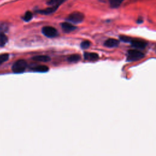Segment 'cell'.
Segmentation results:
<instances>
[{"label":"cell","mask_w":156,"mask_h":156,"mask_svg":"<svg viewBox=\"0 0 156 156\" xmlns=\"http://www.w3.org/2000/svg\"><path fill=\"white\" fill-rule=\"evenodd\" d=\"M145 57V54L141 51L137 49H131L128 51L127 60L129 62L137 61L142 59Z\"/></svg>","instance_id":"6da1fadb"},{"label":"cell","mask_w":156,"mask_h":156,"mask_svg":"<svg viewBox=\"0 0 156 156\" xmlns=\"http://www.w3.org/2000/svg\"><path fill=\"white\" fill-rule=\"evenodd\" d=\"M27 68V63L24 60H19L15 62L12 67V71L15 73H23Z\"/></svg>","instance_id":"7a4b0ae2"},{"label":"cell","mask_w":156,"mask_h":156,"mask_svg":"<svg viewBox=\"0 0 156 156\" xmlns=\"http://www.w3.org/2000/svg\"><path fill=\"white\" fill-rule=\"evenodd\" d=\"M84 19V14L79 12H75L72 13L66 19V20L69 22H71L75 24L81 23V22H83Z\"/></svg>","instance_id":"3957f363"},{"label":"cell","mask_w":156,"mask_h":156,"mask_svg":"<svg viewBox=\"0 0 156 156\" xmlns=\"http://www.w3.org/2000/svg\"><path fill=\"white\" fill-rule=\"evenodd\" d=\"M42 33L44 36L49 38H54L58 36L57 29L52 26H45L42 28Z\"/></svg>","instance_id":"277c9868"},{"label":"cell","mask_w":156,"mask_h":156,"mask_svg":"<svg viewBox=\"0 0 156 156\" xmlns=\"http://www.w3.org/2000/svg\"><path fill=\"white\" fill-rule=\"evenodd\" d=\"M130 43L133 48L138 49H143L147 46V43L145 40L140 39H132Z\"/></svg>","instance_id":"5b68a950"},{"label":"cell","mask_w":156,"mask_h":156,"mask_svg":"<svg viewBox=\"0 0 156 156\" xmlns=\"http://www.w3.org/2000/svg\"><path fill=\"white\" fill-rule=\"evenodd\" d=\"M62 28L64 32L68 33L75 31L76 29V27L70 23L65 22L62 24Z\"/></svg>","instance_id":"8992f818"},{"label":"cell","mask_w":156,"mask_h":156,"mask_svg":"<svg viewBox=\"0 0 156 156\" xmlns=\"http://www.w3.org/2000/svg\"><path fill=\"white\" fill-rule=\"evenodd\" d=\"M119 42L115 39H109L104 42V46L107 48H115L118 46Z\"/></svg>","instance_id":"52a82bcc"},{"label":"cell","mask_w":156,"mask_h":156,"mask_svg":"<svg viewBox=\"0 0 156 156\" xmlns=\"http://www.w3.org/2000/svg\"><path fill=\"white\" fill-rule=\"evenodd\" d=\"M59 6V4H57L56 5H54L53 7H49V8H47V9H44V10H39L38 13L43 14V15H49L50 13H53L54 12H55L57 10V9L58 8Z\"/></svg>","instance_id":"ba28073f"},{"label":"cell","mask_w":156,"mask_h":156,"mask_svg":"<svg viewBox=\"0 0 156 156\" xmlns=\"http://www.w3.org/2000/svg\"><path fill=\"white\" fill-rule=\"evenodd\" d=\"M84 59L95 61L99 59V56L98 54L95 53H84Z\"/></svg>","instance_id":"9c48e42d"},{"label":"cell","mask_w":156,"mask_h":156,"mask_svg":"<svg viewBox=\"0 0 156 156\" xmlns=\"http://www.w3.org/2000/svg\"><path fill=\"white\" fill-rule=\"evenodd\" d=\"M32 60L37 62H47L50 60V57L48 56H45V55L36 56L32 57Z\"/></svg>","instance_id":"30bf717a"},{"label":"cell","mask_w":156,"mask_h":156,"mask_svg":"<svg viewBox=\"0 0 156 156\" xmlns=\"http://www.w3.org/2000/svg\"><path fill=\"white\" fill-rule=\"evenodd\" d=\"M33 70L39 73H46L48 72L49 68L46 65H39L33 68Z\"/></svg>","instance_id":"8fae6325"},{"label":"cell","mask_w":156,"mask_h":156,"mask_svg":"<svg viewBox=\"0 0 156 156\" xmlns=\"http://www.w3.org/2000/svg\"><path fill=\"white\" fill-rule=\"evenodd\" d=\"M125 0H109L110 6L112 8H117Z\"/></svg>","instance_id":"7c38bea8"},{"label":"cell","mask_w":156,"mask_h":156,"mask_svg":"<svg viewBox=\"0 0 156 156\" xmlns=\"http://www.w3.org/2000/svg\"><path fill=\"white\" fill-rule=\"evenodd\" d=\"M81 56L79 55V54H72L71 56H69L68 57V61L70 62H72V63H74V62H77L78 61H79L81 60Z\"/></svg>","instance_id":"4fadbf2b"},{"label":"cell","mask_w":156,"mask_h":156,"mask_svg":"<svg viewBox=\"0 0 156 156\" xmlns=\"http://www.w3.org/2000/svg\"><path fill=\"white\" fill-rule=\"evenodd\" d=\"M8 39L5 34L0 33V47L4 46L7 42Z\"/></svg>","instance_id":"5bb4252c"},{"label":"cell","mask_w":156,"mask_h":156,"mask_svg":"<svg viewBox=\"0 0 156 156\" xmlns=\"http://www.w3.org/2000/svg\"><path fill=\"white\" fill-rule=\"evenodd\" d=\"M9 57V55L8 54H4L0 56V65L6 62Z\"/></svg>","instance_id":"9a60e30c"},{"label":"cell","mask_w":156,"mask_h":156,"mask_svg":"<svg viewBox=\"0 0 156 156\" xmlns=\"http://www.w3.org/2000/svg\"><path fill=\"white\" fill-rule=\"evenodd\" d=\"M91 45V43L88 41V40H85L84 42H82L81 44V47L82 49H87L90 47Z\"/></svg>","instance_id":"2e32d148"},{"label":"cell","mask_w":156,"mask_h":156,"mask_svg":"<svg viewBox=\"0 0 156 156\" xmlns=\"http://www.w3.org/2000/svg\"><path fill=\"white\" fill-rule=\"evenodd\" d=\"M32 19V13L29 11L27 12L23 17V19L25 22H29Z\"/></svg>","instance_id":"e0dca14e"},{"label":"cell","mask_w":156,"mask_h":156,"mask_svg":"<svg viewBox=\"0 0 156 156\" xmlns=\"http://www.w3.org/2000/svg\"><path fill=\"white\" fill-rule=\"evenodd\" d=\"M119 39L122 42H123L130 43L132 39L129 37L126 36H119Z\"/></svg>","instance_id":"ac0fdd59"},{"label":"cell","mask_w":156,"mask_h":156,"mask_svg":"<svg viewBox=\"0 0 156 156\" xmlns=\"http://www.w3.org/2000/svg\"><path fill=\"white\" fill-rule=\"evenodd\" d=\"M61 0H48L47 4L49 6H54L60 3Z\"/></svg>","instance_id":"d6986e66"}]
</instances>
